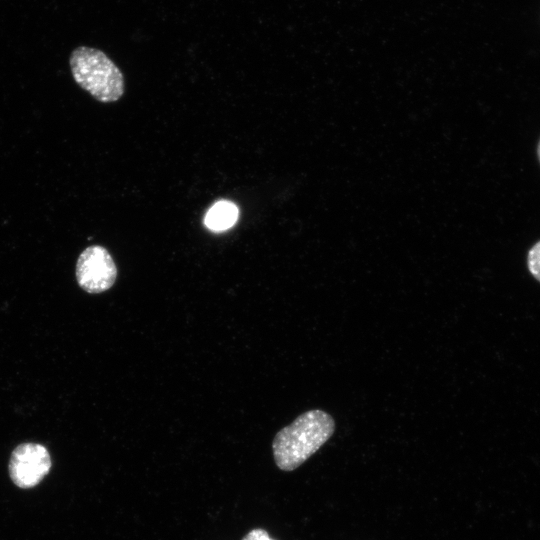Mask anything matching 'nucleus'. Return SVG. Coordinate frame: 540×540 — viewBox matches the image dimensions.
<instances>
[{
	"label": "nucleus",
	"mask_w": 540,
	"mask_h": 540,
	"mask_svg": "<svg viewBox=\"0 0 540 540\" xmlns=\"http://www.w3.org/2000/svg\"><path fill=\"white\" fill-rule=\"evenodd\" d=\"M52 462L45 446L39 443H22L12 452L9 475L19 488L29 489L38 485L49 473Z\"/></svg>",
	"instance_id": "obj_4"
},
{
	"label": "nucleus",
	"mask_w": 540,
	"mask_h": 540,
	"mask_svg": "<svg viewBox=\"0 0 540 540\" xmlns=\"http://www.w3.org/2000/svg\"><path fill=\"white\" fill-rule=\"evenodd\" d=\"M242 540H274L264 529L256 528L249 531Z\"/></svg>",
	"instance_id": "obj_7"
},
{
	"label": "nucleus",
	"mask_w": 540,
	"mask_h": 540,
	"mask_svg": "<svg viewBox=\"0 0 540 540\" xmlns=\"http://www.w3.org/2000/svg\"><path fill=\"white\" fill-rule=\"evenodd\" d=\"M75 82L101 103L118 101L125 91L120 68L101 50L79 46L70 55Z\"/></svg>",
	"instance_id": "obj_2"
},
{
	"label": "nucleus",
	"mask_w": 540,
	"mask_h": 540,
	"mask_svg": "<svg viewBox=\"0 0 540 540\" xmlns=\"http://www.w3.org/2000/svg\"><path fill=\"white\" fill-rule=\"evenodd\" d=\"M335 422L323 410H309L275 435L272 442L277 467L293 471L319 450L332 436Z\"/></svg>",
	"instance_id": "obj_1"
},
{
	"label": "nucleus",
	"mask_w": 540,
	"mask_h": 540,
	"mask_svg": "<svg viewBox=\"0 0 540 540\" xmlns=\"http://www.w3.org/2000/svg\"><path fill=\"white\" fill-rule=\"evenodd\" d=\"M527 265L533 277L540 282V241L535 243L529 250Z\"/></svg>",
	"instance_id": "obj_6"
},
{
	"label": "nucleus",
	"mask_w": 540,
	"mask_h": 540,
	"mask_svg": "<svg viewBox=\"0 0 540 540\" xmlns=\"http://www.w3.org/2000/svg\"><path fill=\"white\" fill-rule=\"evenodd\" d=\"M537 155H538V159L540 161V140H539V143H538V146H537Z\"/></svg>",
	"instance_id": "obj_8"
},
{
	"label": "nucleus",
	"mask_w": 540,
	"mask_h": 540,
	"mask_svg": "<svg viewBox=\"0 0 540 540\" xmlns=\"http://www.w3.org/2000/svg\"><path fill=\"white\" fill-rule=\"evenodd\" d=\"M239 216L238 207L231 201L216 202L207 211L204 224L214 232H222L232 227Z\"/></svg>",
	"instance_id": "obj_5"
},
{
	"label": "nucleus",
	"mask_w": 540,
	"mask_h": 540,
	"mask_svg": "<svg viewBox=\"0 0 540 540\" xmlns=\"http://www.w3.org/2000/svg\"><path fill=\"white\" fill-rule=\"evenodd\" d=\"M78 285L90 294L110 289L117 278V266L109 251L101 245L85 248L76 263Z\"/></svg>",
	"instance_id": "obj_3"
}]
</instances>
